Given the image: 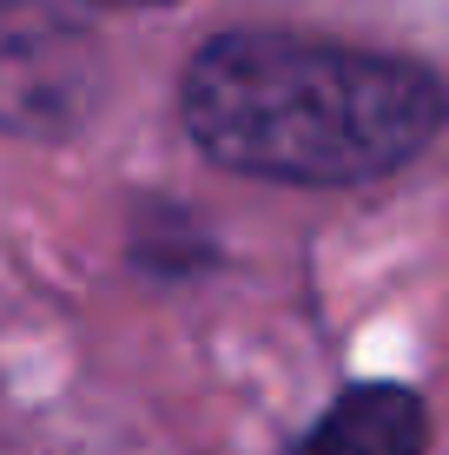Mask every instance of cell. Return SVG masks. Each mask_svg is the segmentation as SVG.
Masks as SVG:
<instances>
[{"label": "cell", "mask_w": 449, "mask_h": 455, "mask_svg": "<svg viewBox=\"0 0 449 455\" xmlns=\"http://www.w3.org/2000/svg\"><path fill=\"white\" fill-rule=\"evenodd\" d=\"M443 86L410 60L298 34H225L185 67V125L271 185H364L437 139Z\"/></svg>", "instance_id": "cell-1"}, {"label": "cell", "mask_w": 449, "mask_h": 455, "mask_svg": "<svg viewBox=\"0 0 449 455\" xmlns=\"http://www.w3.org/2000/svg\"><path fill=\"white\" fill-rule=\"evenodd\" d=\"M100 100V34L73 0H0V132L67 139Z\"/></svg>", "instance_id": "cell-2"}, {"label": "cell", "mask_w": 449, "mask_h": 455, "mask_svg": "<svg viewBox=\"0 0 449 455\" xmlns=\"http://www.w3.org/2000/svg\"><path fill=\"white\" fill-rule=\"evenodd\" d=\"M423 403L397 383H370L331 403L298 455H423Z\"/></svg>", "instance_id": "cell-3"}, {"label": "cell", "mask_w": 449, "mask_h": 455, "mask_svg": "<svg viewBox=\"0 0 449 455\" xmlns=\"http://www.w3.org/2000/svg\"><path fill=\"white\" fill-rule=\"evenodd\" d=\"M139 7H159V0H139Z\"/></svg>", "instance_id": "cell-4"}]
</instances>
